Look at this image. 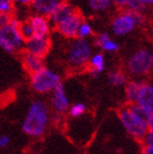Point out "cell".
Masks as SVG:
<instances>
[{"label": "cell", "instance_id": "obj_1", "mask_svg": "<svg viewBox=\"0 0 153 154\" xmlns=\"http://www.w3.org/2000/svg\"><path fill=\"white\" fill-rule=\"evenodd\" d=\"M53 114L49 104L42 98L31 102L21 125V129L30 138H42L52 124Z\"/></svg>", "mask_w": 153, "mask_h": 154}, {"label": "cell", "instance_id": "obj_2", "mask_svg": "<svg viewBox=\"0 0 153 154\" xmlns=\"http://www.w3.org/2000/svg\"><path fill=\"white\" fill-rule=\"evenodd\" d=\"M131 79H144L153 74V48L143 46L133 51L123 67Z\"/></svg>", "mask_w": 153, "mask_h": 154}, {"label": "cell", "instance_id": "obj_3", "mask_svg": "<svg viewBox=\"0 0 153 154\" xmlns=\"http://www.w3.org/2000/svg\"><path fill=\"white\" fill-rule=\"evenodd\" d=\"M93 44L89 39L73 38L68 43L66 61L71 70H86L90 58L93 55Z\"/></svg>", "mask_w": 153, "mask_h": 154}, {"label": "cell", "instance_id": "obj_4", "mask_svg": "<svg viewBox=\"0 0 153 154\" xmlns=\"http://www.w3.org/2000/svg\"><path fill=\"white\" fill-rule=\"evenodd\" d=\"M145 12L119 9L111 21V31L115 36H127L145 23Z\"/></svg>", "mask_w": 153, "mask_h": 154}, {"label": "cell", "instance_id": "obj_5", "mask_svg": "<svg viewBox=\"0 0 153 154\" xmlns=\"http://www.w3.org/2000/svg\"><path fill=\"white\" fill-rule=\"evenodd\" d=\"M117 117L127 134L135 140L141 141L149 130L148 122L136 115L128 104H125L118 108Z\"/></svg>", "mask_w": 153, "mask_h": 154}, {"label": "cell", "instance_id": "obj_6", "mask_svg": "<svg viewBox=\"0 0 153 154\" xmlns=\"http://www.w3.org/2000/svg\"><path fill=\"white\" fill-rule=\"evenodd\" d=\"M29 81L33 92L39 95H47L62 82V79L58 72L45 66L35 73L30 74Z\"/></svg>", "mask_w": 153, "mask_h": 154}, {"label": "cell", "instance_id": "obj_7", "mask_svg": "<svg viewBox=\"0 0 153 154\" xmlns=\"http://www.w3.org/2000/svg\"><path fill=\"white\" fill-rule=\"evenodd\" d=\"M20 22V19L13 15L8 25L0 27V48L7 54H14L23 51L25 41L19 31Z\"/></svg>", "mask_w": 153, "mask_h": 154}, {"label": "cell", "instance_id": "obj_8", "mask_svg": "<svg viewBox=\"0 0 153 154\" xmlns=\"http://www.w3.org/2000/svg\"><path fill=\"white\" fill-rule=\"evenodd\" d=\"M49 107L54 116L62 117L68 113L70 101L68 97L64 83H60L49 93Z\"/></svg>", "mask_w": 153, "mask_h": 154}, {"label": "cell", "instance_id": "obj_9", "mask_svg": "<svg viewBox=\"0 0 153 154\" xmlns=\"http://www.w3.org/2000/svg\"><path fill=\"white\" fill-rule=\"evenodd\" d=\"M83 20H84V17L78 9L73 14L70 15L65 21H62L61 23H59L58 25H56L54 27V30L56 31L61 37L66 39L70 41V39L76 38L78 29H79L80 24Z\"/></svg>", "mask_w": 153, "mask_h": 154}, {"label": "cell", "instance_id": "obj_10", "mask_svg": "<svg viewBox=\"0 0 153 154\" xmlns=\"http://www.w3.org/2000/svg\"><path fill=\"white\" fill-rule=\"evenodd\" d=\"M138 106L143 108L145 112L153 114V81L142 79L139 86L136 103Z\"/></svg>", "mask_w": 153, "mask_h": 154}, {"label": "cell", "instance_id": "obj_11", "mask_svg": "<svg viewBox=\"0 0 153 154\" xmlns=\"http://www.w3.org/2000/svg\"><path fill=\"white\" fill-rule=\"evenodd\" d=\"M50 48H52L50 37H35L34 36L32 38L24 42L23 51L45 58L50 51Z\"/></svg>", "mask_w": 153, "mask_h": 154}, {"label": "cell", "instance_id": "obj_12", "mask_svg": "<svg viewBox=\"0 0 153 154\" xmlns=\"http://www.w3.org/2000/svg\"><path fill=\"white\" fill-rule=\"evenodd\" d=\"M27 20L32 25L35 37H50V33L54 27L47 17L32 13Z\"/></svg>", "mask_w": 153, "mask_h": 154}, {"label": "cell", "instance_id": "obj_13", "mask_svg": "<svg viewBox=\"0 0 153 154\" xmlns=\"http://www.w3.org/2000/svg\"><path fill=\"white\" fill-rule=\"evenodd\" d=\"M76 8L73 3H71L68 0H61V2L59 3V6L57 7L55 11L49 15V21L53 27L58 25L59 23H61L62 21H65L68 19L70 15H72L74 12L76 11Z\"/></svg>", "mask_w": 153, "mask_h": 154}, {"label": "cell", "instance_id": "obj_14", "mask_svg": "<svg viewBox=\"0 0 153 154\" xmlns=\"http://www.w3.org/2000/svg\"><path fill=\"white\" fill-rule=\"evenodd\" d=\"M94 45L98 48V51L104 54H116L120 51V45L107 32L96 34L94 37Z\"/></svg>", "mask_w": 153, "mask_h": 154}, {"label": "cell", "instance_id": "obj_15", "mask_svg": "<svg viewBox=\"0 0 153 154\" xmlns=\"http://www.w3.org/2000/svg\"><path fill=\"white\" fill-rule=\"evenodd\" d=\"M21 62H22L24 70L29 73V75L35 73L36 71L45 67V58L38 57L24 51H21Z\"/></svg>", "mask_w": 153, "mask_h": 154}, {"label": "cell", "instance_id": "obj_16", "mask_svg": "<svg viewBox=\"0 0 153 154\" xmlns=\"http://www.w3.org/2000/svg\"><path fill=\"white\" fill-rule=\"evenodd\" d=\"M60 2L61 0H33L30 8L33 13L49 18Z\"/></svg>", "mask_w": 153, "mask_h": 154}, {"label": "cell", "instance_id": "obj_17", "mask_svg": "<svg viewBox=\"0 0 153 154\" xmlns=\"http://www.w3.org/2000/svg\"><path fill=\"white\" fill-rule=\"evenodd\" d=\"M105 69H106L105 54L102 53V51L93 53V55L90 58V61H89L88 68H86L88 72L93 78H97L105 71Z\"/></svg>", "mask_w": 153, "mask_h": 154}, {"label": "cell", "instance_id": "obj_18", "mask_svg": "<svg viewBox=\"0 0 153 154\" xmlns=\"http://www.w3.org/2000/svg\"><path fill=\"white\" fill-rule=\"evenodd\" d=\"M129 80V75L126 73V71L123 68L112 69L107 73V81L111 85L115 88H125Z\"/></svg>", "mask_w": 153, "mask_h": 154}, {"label": "cell", "instance_id": "obj_19", "mask_svg": "<svg viewBox=\"0 0 153 154\" xmlns=\"http://www.w3.org/2000/svg\"><path fill=\"white\" fill-rule=\"evenodd\" d=\"M86 7L94 14H103L111 11L114 6L113 0H86Z\"/></svg>", "mask_w": 153, "mask_h": 154}, {"label": "cell", "instance_id": "obj_20", "mask_svg": "<svg viewBox=\"0 0 153 154\" xmlns=\"http://www.w3.org/2000/svg\"><path fill=\"white\" fill-rule=\"evenodd\" d=\"M142 79H130L125 86V100L126 104H135L139 86Z\"/></svg>", "mask_w": 153, "mask_h": 154}, {"label": "cell", "instance_id": "obj_21", "mask_svg": "<svg viewBox=\"0 0 153 154\" xmlns=\"http://www.w3.org/2000/svg\"><path fill=\"white\" fill-rule=\"evenodd\" d=\"M94 35V30L92 24L89 22L88 20H84L81 22L79 29H78V33H76V37L82 39H89L91 38L92 36Z\"/></svg>", "mask_w": 153, "mask_h": 154}, {"label": "cell", "instance_id": "obj_22", "mask_svg": "<svg viewBox=\"0 0 153 154\" xmlns=\"http://www.w3.org/2000/svg\"><path fill=\"white\" fill-rule=\"evenodd\" d=\"M86 112H88L86 104L82 103V102H78V103L70 104L69 109H68V115L70 116L71 118H80L86 115Z\"/></svg>", "mask_w": 153, "mask_h": 154}, {"label": "cell", "instance_id": "obj_23", "mask_svg": "<svg viewBox=\"0 0 153 154\" xmlns=\"http://www.w3.org/2000/svg\"><path fill=\"white\" fill-rule=\"evenodd\" d=\"M19 31H20V34L22 35L24 41H27V39L34 37L33 27L27 19H25V20H21L20 25H19Z\"/></svg>", "mask_w": 153, "mask_h": 154}, {"label": "cell", "instance_id": "obj_24", "mask_svg": "<svg viewBox=\"0 0 153 154\" xmlns=\"http://www.w3.org/2000/svg\"><path fill=\"white\" fill-rule=\"evenodd\" d=\"M15 11V5L13 0H0V14H13Z\"/></svg>", "mask_w": 153, "mask_h": 154}, {"label": "cell", "instance_id": "obj_25", "mask_svg": "<svg viewBox=\"0 0 153 154\" xmlns=\"http://www.w3.org/2000/svg\"><path fill=\"white\" fill-rule=\"evenodd\" d=\"M125 9L131 10V11H141V12H145V10H147L139 0H126V2H125Z\"/></svg>", "mask_w": 153, "mask_h": 154}, {"label": "cell", "instance_id": "obj_26", "mask_svg": "<svg viewBox=\"0 0 153 154\" xmlns=\"http://www.w3.org/2000/svg\"><path fill=\"white\" fill-rule=\"evenodd\" d=\"M140 142L144 146H153V131L148 130V132L145 134V136L143 137V139Z\"/></svg>", "mask_w": 153, "mask_h": 154}, {"label": "cell", "instance_id": "obj_27", "mask_svg": "<svg viewBox=\"0 0 153 154\" xmlns=\"http://www.w3.org/2000/svg\"><path fill=\"white\" fill-rule=\"evenodd\" d=\"M11 143V138L8 134H0V149L8 148Z\"/></svg>", "mask_w": 153, "mask_h": 154}, {"label": "cell", "instance_id": "obj_28", "mask_svg": "<svg viewBox=\"0 0 153 154\" xmlns=\"http://www.w3.org/2000/svg\"><path fill=\"white\" fill-rule=\"evenodd\" d=\"M12 17H13V14H5V13H1L0 14V27L8 25L11 22Z\"/></svg>", "mask_w": 153, "mask_h": 154}, {"label": "cell", "instance_id": "obj_29", "mask_svg": "<svg viewBox=\"0 0 153 154\" xmlns=\"http://www.w3.org/2000/svg\"><path fill=\"white\" fill-rule=\"evenodd\" d=\"M14 1L15 7H20V8H27L31 7L33 0H13Z\"/></svg>", "mask_w": 153, "mask_h": 154}, {"label": "cell", "instance_id": "obj_30", "mask_svg": "<svg viewBox=\"0 0 153 154\" xmlns=\"http://www.w3.org/2000/svg\"><path fill=\"white\" fill-rule=\"evenodd\" d=\"M114 6L118 9H125V2L126 0H113Z\"/></svg>", "mask_w": 153, "mask_h": 154}, {"label": "cell", "instance_id": "obj_31", "mask_svg": "<svg viewBox=\"0 0 153 154\" xmlns=\"http://www.w3.org/2000/svg\"><path fill=\"white\" fill-rule=\"evenodd\" d=\"M141 154H153V146H144V145H142Z\"/></svg>", "mask_w": 153, "mask_h": 154}, {"label": "cell", "instance_id": "obj_32", "mask_svg": "<svg viewBox=\"0 0 153 154\" xmlns=\"http://www.w3.org/2000/svg\"><path fill=\"white\" fill-rule=\"evenodd\" d=\"M139 1L143 5V7L145 8V9H148V8H152L153 7V0H139Z\"/></svg>", "mask_w": 153, "mask_h": 154}, {"label": "cell", "instance_id": "obj_33", "mask_svg": "<svg viewBox=\"0 0 153 154\" xmlns=\"http://www.w3.org/2000/svg\"><path fill=\"white\" fill-rule=\"evenodd\" d=\"M148 129L153 131V114L150 116V119H149V122H148Z\"/></svg>", "mask_w": 153, "mask_h": 154}, {"label": "cell", "instance_id": "obj_34", "mask_svg": "<svg viewBox=\"0 0 153 154\" xmlns=\"http://www.w3.org/2000/svg\"><path fill=\"white\" fill-rule=\"evenodd\" d=\"M25 154H27V153H25Z\"/></svg>", "mask_w": 153, "mask_h": 154}]
</instances>
